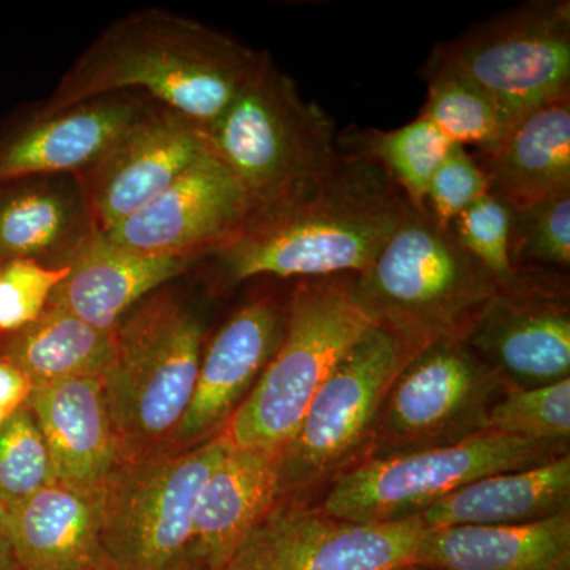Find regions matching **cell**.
<instances>
[{
	"mask_svg": "<svg viewBox=\"0 0 570 570\" xmlns=\"http://www.w3.org/2000/svg\"><path fill=\"white\" fill-rule=\"evenodd\" d=\"M208 151L204 129L181 112L146 105L96 163L73 175L100 234L140 212Z\"/></svg>",
	"mask_w": 570,
	"mask_h": 570,
	"instance_id": "14",
	"label": "cell"
},
{
	"mask_svg": "<svg viewBox=\"0 0 570 570\" xmlns=\"http://www.w3.org/2000/svg\"><path fill=\"white\" fill-rule=\"evenodd\" d=\"M564 453L566 445L480 431L456 444L365 459L337 475L321 509L352 523L411 519L475 480L540 466Z\"/></svg>",
	"mask_w": 570,
	"mask_h": 570,
	"instance_id": "8",
	"label": "cell"
},
{
	"mask_svg": "<svg viewBox=\"0 0 570 570\" xmlns=\"http://www.w3.org/2000/svg\"><path fill=\"white\" fill-rule=\"evenodd\" d=\"M56 482L50 453L28 404L0 425V499L6 505Z\"/></svg>",
	"mask_w": 570,
	"mask_h": 570,
	"instance_id": "30",
	"label": "cell"
},
{
	"mask_svg": "<svg viewBox=\"0 0 570 570\" xmlns=\"http://www.w3.org/2000/svg\"><path fill=\"white\" fill-rule=\"evenodd\" d=\"M197 261L145 254L94 232L67 264L50 305L94 328L112 332L138 302L186 273Z\"/></svg>",
	"mask_w": 570,
	"mask_h": 570,
	"instance_id": "19",
	"label": "cell"
},
{
	"mask_svg": "<svg viewBox=\"0 0 570 570\" xmlns=\"http://www.w3.org/2000/svg\"><path fill=\"white\" fill-rule=\"evenodd\" d=\"M411 356L389 330H367L326 379L277 455V501H295L347 471L360 450H370L384 397Z\"/></svg>",
	"mask_w": 570,
	"mask_h": 570,
	"instance_id": "9",
	"label": "cell"
},
{
	"mask_svg": "<svg viewBox=\"0 0 570 570\" xmlns=\"http://www.w3.org/2000/svg\"><path fill=\"white\" fill-rule=\"evenodd\" d=\"M3 534L21 570H92L105 564L102 489L52 482L7 505Z\"/></svg>",
	"mask_w": 570,
	"mask_h": 570,
	"instance_id": "21",
	"label": "cell"
},
{
	"mask_svg": "<svg viewBox=\"0 0 570 570\" xmlns=\"http://www.w3.org/2000/svg\"><path fill=\"white\" fill-rule=\"evenodd\" d=\"M264 51L204 22L159 9L112 22L39 110H66L110 94L142 91L154 104L212 127L247 85Z\"/></svg>",
	"mask_w": 570,
	"mask_h": 570,
	"instance_id": "2",
	"label": "cell"
},
{
	"mask_svg": "<svg viewBox=\"0 0 570 570\" xmlns=\"http://www.w3.org/2000/svg\"><path fill=\"white\" fill-rule=\"evenodd\" d=\"M228 445L219 433L116 468L102 487V547L112 570H189L198 497Z\"/></svg>",
	"mask_w": 570,
	"mask_h": 570,
	"instance_id": "7",
	"label": "cell"
},
{
	"mask_svg": "<svg viewBox=\"0 0 570 570\" xmlns=\"http://www.w3.org/2000/svg\"><path fill=\"white\" fill-rule=\"evenodd\" d=\"M92 570H112L110 566H108V562H105V564L99 566V568L92 569Z\"/></svg>",
	"mask_w": 570,
	"mask_h": 570,
	"instance_id": "39",
	"label": "cell"
},
{
	"mask_svg": "<svg viewBox=\"0 0 570 570\" xmlns=\"http://www.w3.org/2000/svg\"><path fill=\"white\" fill-rule=\"evenodd\" d=\"M489 193V179L474 154L453 145L428 184L423 212L441 227L450 228L461 213Z\"/></svg>",
	"mask_w": 570,
	"mask_h": 570,
	"instance_id": "34",
	"label": "cell"
},
{
	"mask_svg": "<svg viewBox=\"0 0 570 570\" xmlns=\"http://www.w3.org/2000/svg\"><path fill=\"white\" fill-rule=\"evenodd\" d=\"M115 352V330L104 332L48 303L7 346L6 358L36 385L100 376Z\"/></svg>",
	"mask_w": 570,
	"mask_h": 570,
	"instance_id": "26",
	"label": "cell"
},
{
	"mask_svg": "<svg viewBox=\"0 0 570 570\" xmlns=\"http://www.w3.org/2000/svg\"><path fill=\"white\" fill-rule=\"evenodd\" d=\"M505 390L554 384L570 374V307L561 279L521 265L464 336Z\"/></svg>",
	"mask_w": 570,
	"mask_h": 570,
	"instance_id": "13",
	"label": "cell"
},
{
	"mask_svg": "<svg viewBox=\"0 0 570 570\" xmlns=\"http://www.w3.org/2000/svg\"><path fill=\"white\" fill-rule=\"evenodd\" d=\"M452 146L423 116L393 130L355 129L337 135L341 153L365 157L384 168L417 212H423L428 184Z\"/></svg>",
	"mask_w": 570,
	"mask_h": 570,
	"instance_id": "27",
	"label": "cell"
},
{
	"mask_svg": "<svg viewBox=\"0 0 570 570\" xmlns=\"http://www.w3.org/2000/svg\"><path fill=\"white\" fill-rule=\"evenodd\" d=\"M355 275L299 279L285 309L283 340L223 434L239 449L279 455L311 401L373 326L355 302Z\"/></svg>",
	"mask_w": 570,
	"mask_h": 570,
	"instance_id": "4",
	"label": "cell"
},
{
	"mask_svg": "<svg viewBox=\"0 0 570 570\" xmlns=\"http://www.w3.org/2000/svg\"><path fill=\"white\" fill-rule=\"evenodd\" d=\"M276 502L277 455L228 445L198 497L187 569L223 570Z\"/></svg>",
	"mask_w": 570,
	"mask_h": 570,
	"instance_id": "20",
	"label": "cell"
},
{
	"mask_svg": "<svg viewBox=\"0 0 570 570\" xmlns=\"http://www.w3.org/2000/svg\"><path fill=\"white\" fill-rule=\"evenodd\" d=\"M249 213L245 190L208 148L163 194L104 235L138 253L198 261L227 245Z\"/></svg>",
	"mask_w": 570,
	"mask_h": 570,
	"instance_id": "15",
	"label": "cell"
},
{
	"mask_svg": "<svg viewBox=\"0 0 570 570\" xmlns=\"http://www.w3.org/2000/svg\"><path fill=\"white\" fill-rule=\"evenodd\" d=\"M512 258L515 266L569 268L570 189L513 208Z\"/></svg>",
	"mask_w": 570,
	"mask_h": 570,
	"instance_id": "31",
	"label": "cell"
},
{
	"mask_svg": "<svg viewBox=\"0 0 570 570\" xmlns=\"http://www.w3.org/2000/svg\"><path fill=\"white\" fill-rule=\"evenodd\" d=\"M32 387V382L20 367L0 356V425L28 404Z\"/></svg>",
	"mask_w": 570,
	"mask_h": 570,
	"instance_id": "35",
	"label": "cell"
},
{
	"mask_svg": "<svg viewBox=\"0 0 570 570\" xmlns=\"http://www.w3.org/2000/svg\"><path fill=\"white\" fill-rule=\"evenodd\" d=\"M504 385L463 337L420 348L404 363L379 411L367 459L456 444L487 430Z\"/></svg>",
	"mask_w": 570,
	"mask_h": 570,
	"instance_id": "11",
	"label": "cell"
},
{
	"mask_svg": "<svg viewBox=\"0 0 570 570\" xmlns=\"http://www.w3.org/2000/svg\"><path fill=\"white\" fill-rule=\"evenodd\" d=\"M487 430L543 444L568 445L570 377L542 387L505 390L489 411Z\"/></svg>",
	"mask_w": 570,
	"mask_h": 570,
	"instance_id": "29",
	"label": "cell"
},
{
	"mask_svg": "<svg viewBox=\"0 0 570 570\" xmlns=\"http://www.w3.org/2000/svg\"><path fill=\"white\" fill-rule=\"evenodd\" d=\"M428 100L420 116L452 145L490 153L504 140L517 119L466 78L434 61L425 66Z\"/></svg>",
	"mask_w": 570,
	"mask_h": 570,
	"instance_id": "28",
	"label": "cell"
},
{
	"mask_svg": "<svg viewBox=\"0 0 570 570\" xmlns=\"http://www.w3.org/2000/svg\"><path fill=\"white\" fill-rule=\"evenodd\" d=\"M412 209L384 168L341 153L302 193L250 213L238 234L209 257L234 284L261 276L299 281L358 275Z\"/></svg>",
	"mask_w": 570,
	"mask_h": 570,
	"instance_id": "1",
	"label": "cell"
},
{
	"mask_svg": "<svg viewBox=\"0 0 570 570\" xmlns=\"http://www.w3.org/2000/svg\"><path fill=\"white\" fill-rule=\"evenodd\" d=\"M204 135L245 190L250 213L284 204L341 157L335 121L303 99L265 51L235 102Z\"/></svg>",
	"mask_w": 570,
	"mask_h": 570,
	"instance_id": "5",
	"label": "cell"
},
{
	"mask_svg": "<svg viewBox=\"0 0 570 570\" xmlns=\"http://www.w3.org/2000/svg\"><path fill=\"white\" fill-rule=\"evenodd\" d=\"M397 570H441V569L422 568V566H406V568L397 569Z\"/></svg>",
	"mask_w": 570,
	"mask_h": 570,
	"instance_id": "38",
	"label": "cell"
},
{
	"mask_svg": "<svg viewBox=\"0 0 570 570\" xmlns=\"http://www.w3.org/2000/svg\"><path fill=\"white\" fill-rule=\"evenodd\" d=\"M204 341L200 318L168 292L116 326L115 352L100 379L124 459L170 449L193 400Z\"/></svg>",
	"mask_w": 570,
	"mask_h": 570,
	"instance_id": "6",
	"label": "cell"
},
{
	"mask_svg": "<svg viewBox=\"0 0 570 570\" xmlns=\"http://www.w3.org/2000/svg\"><path fill=\"white\" fill-rule=\"evenodd\" d=\"M285 309L287 303L257 296L220 326L204 348L193 400L168 450L195 448L223 433L279 346Z\"/></svg>",
	"mask_w": 570,
	"mask_h": 570,
	"instance_id": "16",
	"label": "cell"
},
{
	"mask_svg": "<svg viewBox=\"0 0 570 570\" xmlns=\"http://www.w3.org/2000/svg\"><path fill=\"white\" fill-rule=\"evenodd\" d=\"M431 61L466 78L519 121L570 92L569 0H531L439 43Z\"/></svg>",
	"mask_w": 570,
	"mask_h": 570,
	"instance_id": "10",
	"label": "cell"
},
{
	"mask_svg": "<svg viewBox=\"0 0 570 570\" xmlns=\"http://www.w3.org/2000/svg\"><path fill=\"white\" fill-rule=\"evenodd\" d=\"M570 512L569 452L540 466L498 472L461 487L423 510L428 528L505 527Z\"/></svg>",
	"mask_w": 570,
	"mask_h": 570,
	"instance_id": "25",
	"label": "cell"
},
{
	"mask_svg": "<svg viewBox=\"0 0 570 570\" xmlns=\"http://www.w3.org/2000/svg\"><path fill=\"white\" fill-rule=\"evenodd\" d=\"M146 105L138 97L118 92L61 111L37 110L0 138V186L33 176L80 174Z\"/></svg>",
	"mask_w": 570,
	"mask_h": 570,
	"instance_id": "17",
	"label": "cell"
},
{
	"mask_svg": "<svg viewBox=\"0 0 570 570\" xmlns=\"http://www.w3.org/2000/svg\"><path fill=\"white\" fill-rule=\"evenodd\" d=\"M475 159L490 194L517 206L570 189V92L532 108L504 140Z\"/></svg>",
	"mask_w": 570,
	"mask_h": 570,
	"instance_id": "24",
	"label": "cell"
},
{
	"mask_svg": "<svg viewBox=\"0 0 570 570\" xmlns=\"http://www.w3.org/2000/svg\"><path fill=\"white\" fill-rule=\"evenodd\" d=\"M498 291L452 230L417 209L354 279L355 302L371 324L393 333L412 355L448 337L464 340Z\"/></svg>",
	"mask_w": 570,
	"mask_h": 570,
	"instance_id": "3",
	"label": "cell"
},
{
	"mask_svg": "<svg viewBox=\"0 0 570 570\" xmlns=\"http://www.w3.org/2000/svg\"><path fill=\"white\" fill-rule=\"evenodd\" d=\"M7 520V505L6 502L0 499V531L3 532V527H6Z\"/></svg>",
	"mask_w": 570,
	"mask_h": 570,
	"instance_id": "37",
	"label": "cell"
},
{
	"mask_svg": "<svg viewBox=\"0 0 570 570\" xmlns=\"http://www.w3.org/2000/svg\"><path fill=\"white\" fill-rule=\"evenodd\" d=\"M50 453L56 482L100 490L122 463L102 379H66L32 387L28 400Z\"/></svg>",
	"mask_w": 570,
	"mask_h": 570,
	"instance_id": "18",
	"label": "cell"
},
{
	"mask_svg": "<svg viewBox=\"0 0 570 570\" xmlns=\"http://www.w3.org/2000/svg\"><path fill=\"white\" fill-rule=\"evenodd\" d=\"M513 208L494 194L483 195L450 225L453 236L499 284H509L519 266L512 258Z\"/></svg>",
	"mask_w": 570,
	"mask_h": 570,
	"instance_id": "32",
	"label": "cell"
},
{
	"mask_svg": "<svg viewBox=\"0 0 570 570\" xmlns=\"http://www.w3.org/2000/svg\"><path fill=\"white\" fill-rule=\"evenodd\" d=\"M414 566L441 570H570V512L505 527H426Z\"/></svg>",
	"mask_w": 570,
	"mask_h": 570,
	"instance_id": "23",
	"label": "cell"
},
{
	"mask_svg": "<svg viewBox=\"0 0 570 570\" xmlns=\"http://www.w3.org/2000/svg\"><path fill=\"white\" fill-rule=\"evenodd\" d=\"M67 266L51 268L33 261L0 264V333H17L43 313Z\"/></svg>",
	"mask_w": 570,
	"mask_h": 570,
	"instance_id": "33",
	"label": "cell"
},
{
	"mask_svg": "<svg viewBox=\"0 0 570 570\" xmlns=\"http://www.w3.org/2000/svg\"><path fill=\"white\" fill-rule=\"evenodd\" d=\"M97 232L73 175L33 176L0 186V264L63 268Z\"/></svg>",
	"mask_w": 570,
	"mask_h": 570,
	"instance_id": "22",
	"label": "cell"
},
{
	"mask_svg": "<svg viewBox=\"0 0 570 570\" xmlns=\"http://www.w3.org/2000/svg\"><path fill=\"white\" fill-rule=\"evenodd\" d=\"M0 570H21L13 550H11L9 539L2 531H0Z\"/></svg>",
	"mask_w": 570,
	"mask_h": 570,
	"instance_id": "36",
	"label": "cell"
},
{
	"mask_svg": "<svg viewBox=\"0 0 570 570\" xmlns=\"http://www.w3.org/2000/svg\"><path fill=\"white\" fill-rule=\"evenodd\" d=\"M422 515L352 523L294 499L277 501L223 570H397L414 566Z\"/></svg>",
	"mask_w": 570,
	"mask_h": 570,
	"instance_id": "12",
	"label": "cell"
}]
</instances>
